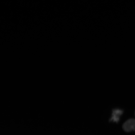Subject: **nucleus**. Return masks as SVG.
Returning <instances> with one entry per match:
<instances>
[{"mask_svg": "<svg viewBox=\"0 0 135 135\" xmlns=\"http://www.w3.org/2000/svg\"><path fill=\"white\" fill-rule=\"evenodd\" d=\"M123 129L126 132L135 131V119H131L128 120L123 124Z\"/></svg>", "mask_w": 135, "mask_h": 135, "instance_id": "obj_1", "label": "nucleus"}, {"mask_svg": "<svg viewBox=\"0 0 135 135\" xmlns=\"http://www.w3.org/2000/svg\"><path fill=\"white\" fill-rule=\"evenodd\" d=\"M123 113L122 110L116 109L113 110L112 117L110 119V121L113 122L117 123L119 120L120 117Z\"/></svg>", "mask_w": 135, "mask_h": 135, "instance_id": "obj_2", "label": "nucleus"}, {"mask_svg": "<svg viewBox=\"0 0 135 135\" xmlns=\"http://www.w3.org/2000/svg\"></svg>", "mask_w": 135, "mask_h": 135, "instance_id": "obj_3", "label": "nucleus"}]
</instances>
